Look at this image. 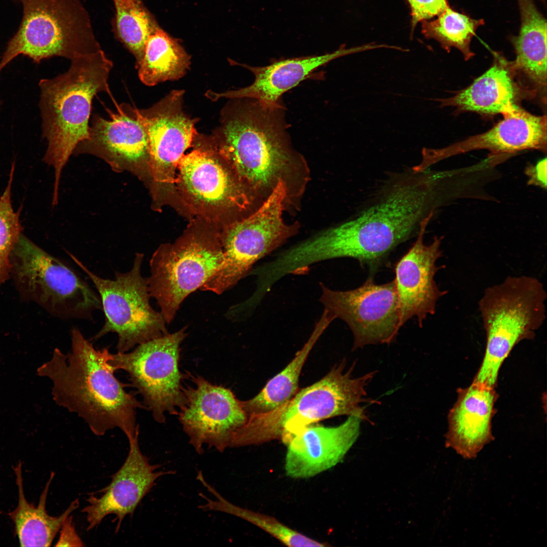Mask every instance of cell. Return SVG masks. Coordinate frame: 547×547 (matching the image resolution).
<instances>
[{
    "label": "cell",
    "instance_id": "6",
    "mask_svg": "<svg viewBox=\"0 0 547 547\" xmlns=\"http://www.w3.org/2000/svg\"><path fill=\"white\" fill-rule=\"evenodd\" d=\"M547 293L537 278L509 276L485 289L478 302L486 343L473 380L495 388L505 359L519 342L534 338L546 318Z\"/></svg>",
    "mask_w": 547,
    "mask_h": 547
},
{
    "label": "cell",
    "instance_id": "21",
    "mask_svg": "<svg viewBox=\"0 0 547 547\" xmlns=\"http://www.w3.org/2000/svg\"><path fill=\"white\" fill-rule=\"evenodd\" d=\"M361 421L349 416L336 426L304 428L287 444L286 475L293 479L309 478L335 466L357 440Z\"/></svg>",
    "mask_w": 547,
    "mask_h": 547
},
{
    "label": "cell",
    "instance_id": "2",
    "mask_svg": "<svg viewBox=\"0 0 547 547\" xmlns=\"http://www.w3.org/2000/svg\"><path fill=\"white\" fill-rule=\"evenodd\" d=\"M70 335V350L64 354L56 348L40 371L52 380L55 401L77 414L96 436L118 428L128 440L133 438L139 434L136 410L143 404L115 377L107 347L95 348L77 327Z\"/></svg>",
    "mask_w": 547,
    "mask_h": 547
},
{
    "label": "cell",
    "instance_id": "22",
    "mask_svg": "<svg viewBox=\"0 0 547 547\" xmlns=\"http://www.w3.org/2000/svg\"><path fill=\"white\" fill-rule=\"evenodd\" d=\"M369 44L351 48L341 47L336 51L321 55L293 58L274 62L264 66H251L230 60L231 65H240L254 75L253 83L243 88L216 93L209 90L207 98L216 101L221 98H250L272 104L281 103L282 95L307 78L319 67L343 56L370 50Z\"/></svg>",
    "mask_w": 547,
    "mask_h": 547
},
{
    "label": "cell",
    "instance_id": "1",
    "mask_svg": "<svg viewBox=\"0 0 547 547\" xmlns=\"http://www.w3.org/2000/svg\"><path fill=\"white\" fill-rule=\"evenodd\" d=\"M436 174L427 169L397 175L377 199L356 217L302 241L309 264L341 257L358 260L373 274L400 244L417 234L436 201Z\"/></svg>",
    "mask_w": 547,
    "mask_h": 547
},
{
    "label": "cell",
    "instance_id": "20",
    "mask_svg": "<svg viewBox=\"0 0 547 547\" xmlns=\"http://www.w3.org/2000/svg\"><path fill=\"white\" fill-rule=\"evenodd\" d=\"M502 115L503 120L485 133L442 148H423L421 162L413 170L422 171L444 159L475 150L486 149L493 154L531 149L546 152L545 115L533 114L519 106Z\"/></svg>",
    "mask_w": 547,
    "mask_h": 547
},
{
    "label": "cell",
    "instance_id": "36",
    "mask_svg": "<svg viewBox=\"0 0 547 547\" xmlns=\"http://www.w3.org/2000/svg\"><path fill=\"white\" fill-rule=\"evenodd\" d=\"M540 1H541L542 2H544V0H540Z\"/></svg>",
    "mask_w": 547,
    "mask_h": 547
},
{
    "label": "cell",
    "instance_id": "31",
    "mask_svg": "<svg viewBox=\"0 0 547 547\" xmlns=\"http://www.w3.org/2000/svg\"><path fill=\"white\" fill-rule=\"evenodd\" d=\"M484 24L483 19H473L448 6L436 19L422 21V32L426 38L437 41L448 52L453 47L458 49L468 60L474 55L470 48L471 40L477 29Z\"/></svg>",
    "mask_w": 547,
    "mask_h": 547
},
{
    "label": "cell",
    "instance_id": "35",
    "mask_svg": "<svg viewBox=\"0 0 547 547\" xmlns=\"http://www.w3.org/2000/svg\"><path fill=\"white\" fill-rule=\"evenodd\" d=\"M546 158H544L535 165L530 164L526 167L525 174L529 177L528 185H533L546 188Z\"/></svg>",
    "mask_w": 547,
    "mask_h": 547
},
{
    "label": "cell",
    "instance_id": "13",
    "mask_svg": "<svg viewBox=\"0 0 547 547\" xmlns=\"http://www.w3.org/2000/svg\"><path fill=\"white\" fill-rule=\"evenodd\" d=\"M319 299L335 319L345 322L354 336L353 350L369 344H389L399 327V302L395 280L375 284L372 276L360 287L347 291L320 283Z\"/></svg>",
    "mask_w": 547,
    "mask_h": 547
},
{
    "label": "cell",
    "instance_id": "23",
    "mask_svg": "<svg viewBox=\"0 0 547 547\" xmlns=\"http://www.w3.org/2000/svg\"><path fill=\"white\" fill-rule=\"evenodd\" d=\"M457 393L448 414L446 446L464 459H473L493 440L491 421L497 395L495 388L473 382Z\"/></svg>",
    "mask_w": 547,
    "mask_h": 547
},
{
    "label": "cell",
    "instance_id": "15",
    "mask_svg": "<svg viewBox=\"0 0 547 547\" xmlns=\"http://www.w3.org/2000/svg\"><path fill=\"white\" fill-rule=\"evenodd\" d=\"M183 95L173 90L149 108H136L147 135L149 173L158 183L176 182L179 162L197 134V121L182 109Z\"/></svg>",
    "mask_w": 547,
    "mask_h": 547
},
{
    "label": "cell",
    "instance_id": "8",
    "mask_svg": "<svg viewBox=\"0 0 547 547\" xmlns=\"http://www.w3.org/2000/svg\"><path fill=\"white\" fill-rule=\"evenodd\" d=\"M11 276L21 296L62 319H92L100 298L71 266L20 236L12 253Z\"/></svg>",
    "mask_w": 547,
    "mask_h": 547
},
{
    "label": "cell",
    "instance_id": "16",
    "mask_svg": "<svg viewBox=\"0 0 547 547\" xmlns=\"http://www.w3.org/2000/svg\"><path fill=\"white\" fill-rule=\"evenodd\" d=\"M116 107V112L108 110L109 120L94 114L88 138L81 142L73 153L92 154L104 161L114 171L139 175L145 167L149 170L146 130L136 108L126 103Z\"/></svg>",
    "mask_w": 547,
    "mask_h": 547
},
{
    "label": "cell",
    "instance_id": "17",
    "mask_svg": "<svg viewBox=\"0 0 547 547\" xmlns=\"http://www.w3.org/2000/svg\"><path fill=\"white\" fill-rule=\"evenodd\" d=\"M176 178L186 202L199 211L244 210L253 197L214 152L195 149L180 160Z\"/></svg>",
    "mask_w": 547,
    "mask_h": 547
},
{
    "label": "cell",
    "instance_id": "24",
    "mask_svg": "<svg viewBox=\"0 0 547 547\" xmlns=\"http://www.w3.org/2000/svg\"><path fill=\"white\" fill-rule=\"evenodd\" d=\"M495 55L493 65L468 87L451 97L437 99L441 105L485 114H503L515 109L517 89L512 72L507 62Z\"/></svg>",
    "mask_w": 547,
    "mask_h": 547
},
{
    "label": "cell",
    "instance_id": "27",
    "mask_svg": "<svg viewBox=\"0 0 547 547\" xmlns=\"http://www.w3.org/2000/svg\"><path fill=\"white\" fill-rule=\"evenodd\" d=\"M335 319L326 310L307 341L294 358L280 373L271 378L253 398L241 401L247 416L265 413L288 402L296 393L299 377L306 360L315 344Z\"/></svg>",
    "mask_w": 547,
    "mask_h": 547
},
{
    "label": "cell",
    "instance_id": "7",
    "mask_svg": "<svg viewBox=\"0 0 547 547\" xmlns=\"http://www.w3.org/2000/svg\"><path fill=\"white\" fill-rule=\"evenodd\" d=\"M20 1L23 19L2 56L0 71L20 54L40 63L54 56L71 60L101 49L80 0Z\"/></svg>",
    "mask_w": 547,
    "mask_h": 547
},
{
    "label": "cell",
    "instance_id": "32",
    "mask_svg": "<svg viewBox=\"0 0 547 547\" xmlns=\"http://www.w3.org/2000/svg\"><path fill=\"white\" fill-rule=\"evenodd\" d=\"M14 169L15 163L13 162L7 186L0 197V287L11 276L12 253L22 230L21 208L15 212L11 203Z\"/></svg>",
    "mask_w": 547,
    "mask_h": 547
},
{
    "label": "cell",
    "instance_id": "33",
    "mask_svg": "<svg viewBox=\"0 0 547 547\" xmlns=\"http://www.w3.org/2000/svg\"><path fill=\"white\" fill-rule=\"evenodd\" d=\"M410 5L412 26L438 16L448 6L447 0H407Z\"/></svg>",
    "mask_w": 547,
    "mask_h": 547
},
{
    "label": "cell",
    "instance_id": "3",
    "mask_svg": "<svg viewBox=\"0 0 547 547\" xmlns=\"http://www.w3.org/2000/svg\"><path fill=\"white\" fill-rule=\"evenodd\" d=\"M231 99L216 130L220 155L250 191L269 194L282 179L289 192V181L302 158L291 146L284 106Z\"/></svg>",
    "mask_w": 547,
    "mask_h": 547
},
{
    "label": "cell",
    "instance_id": "30",
    "mask_svg": "<svg viewBox=\"0 0 547 547\" xmlns=\"http://www.w3.org/2000/svg\"><path fill=\"white\" fill-rule=\"evenodd\" d=\"M115 9L118 37L140 63L149 36L160 28L153 17L139 0H112Z\"/></svg>",
    "mask_w": 547,
    "mask_h": 547
},
{
    "label": "cell",
    "instance_id": "26",
    "mask_svg": "<svg viewBox=\"0 0 547 547\" xmlns=\"http://www.w3.org/2000/svg\"><path fill=\"white\" fill-rule=\"evenodd\" d=\"M21 468V462H19L14 467L18 488V503L17 507L9 515L15 525L20 546H49L65 519L79 507V499L72 501L61 515L58 517L49 515L46 510V503L54 473H51L41 494L38 505L35 506L29 503L25 497Z\"/></svg>",
    "mask_w": 547,
    "mask_h": 547
},
{
    "label": "cell",
    "instance_id": "9",
    "mask_svg": "<svg viewBox=\"0 0 547 547\" xmlns=\"http://www.w3.org/2000/svg\"><path fill=\"white\" fill-rule=\"evenodd\" d=\"M67 253L93 283L100 298L105 321L92 340L115 333L118 352L125 353L169 333L163 316L150 303L147 278L141 273L143 254H136L130 270L116 271L114 279H108L96 275L73 255Z\"/></svg>",
    "mask_w": 547,
    "mask_h": 547
},
{
    "label": "cell",
    "instance_id": "19",
    "mask_svg": "<svg viewBox=\"0 0 547 547\" xmlns=\"http://www.w3.org/2000/svg\"><path fill=\"white\" fill-rule=\"evenodd\" d=\"M139 434L129 440L128 455L122 466L111 476V482L106 487L86 499L88 504L82 510L86 516L87 530L98 526L106 516L114 515L117 522L118 532L122 522L127 515H133L144 497L155 485L156 481L166 475L175 472L160 471V464H152L141 451Z\"/></svg>",
    "mask_w": 547,
    "mask_h": 547
},
{
    "label": "cell",
    "instance_id": "34",
    "mask_svg": "<svg viewBox=\"0 0 547 547\" xmlns=\"http://www.w3.org/2000/svg\"><path fill=\"white\" fill-rule=\"evenodd\" d=\"M60 535L56 546H83L85 544L77 534L72 522V516H69L60 528Z\"/></svg>",
    "mask_w": 547,
    "mask_h": 547
},
{
    "label": "cell",
    "instance_id": "18",
    "mask_svg": "<svg viewBox=\"0 0 547 547\" xmlns=\"http://www.w3.org/2000/svg\"><path fill=\"white\" fill-rule=\"evenodd\" d=\"M434 214L422 220L417 239L395 268L400 328L414 317L421 328L427 315L435 314L438 300L447 293L440 289L435 280L436 274L441 268L436 265V262L442 255L440 247L443 237H435L428 245L423 243L426 228Z\"/></svg>",
    "mask_w": 547,
    "mask_h": 547
},
{
    "label": "cell",
    "instance_id": "5",
    "mask_svg": "<svg viewBox=\"0 0 547 547\" xmlns=\"http://www.w3.org/2000/svg\"><path fill=\"white\" fill-rule=\"evenodd\" d=\"M354 362L347 370L344 359L322 379L302 389L282 406L247 417L234 441L238 447L281 439L287 444L304 428L318 421L341 415L353 416L372 423L364 404L378 401L367 398L366 387L377 373L373 371L354 377Z\"/></svg>",
    "mask_w": 547,
    "mask_h": 547
},
{
    "label": "cell",
    "instance_id": "12",
    "mask_svg": "<svg viewBox=\"0 0 547 547\" xmlns=\"http://www.w3.org/2000/svg\"><path fill=\"white\" fill-rule=\"evenodd\" d=\"M186 329L146 341L129 353L110 354L108 360L116 370L128 373L144 406L158 423H165L167 415H177L185 401L182 382L186 376L179 366Z\"/></svg>",
    "mask_w": 547,
    "mask_h": 547
},
{
    "label": "cell",
    "instance_id": "29",
    "mask_svg": "<svg viewBox=\"0 0 547 547\" xmlns=\"http://www.w3.org/2000/svg\"><path fill=\"white\" fill-rule=\"evenodd\" d=\"M197 479L212 494L215 499H210L204 494L199 495L205 502L199 505L204 511H217L230 514L242 519L258 527L272 536L283 544L289 546H325L323 542L314 540L286 526L276 519L258 512L237 506L224 498L205 479L202 472L199 471Z\"/></svg>",
    "mask_w": 547,
    "mask_h": 547
},
{
    "label": "cell",
    "instance_id": "11",
    "mask_svg": "<svg viewBox=\"0 0 547 547\" xmlns=\"http://www.w3.org/2000/svg\"><path fill=\"white\" fill-rule=\"evenodd\" d=\"M223 258L217 238L204 233L188 235L153 253L147 278L148 290L167 324L174 320L185 298L217 270Z\"/></svg>",
    "mask_w": 547,
    "mask_h": 547
},
{
    "label": "cell",
    "instance_id": "10",
    "mask_svg": "<svg viewBox=\"0 0 547 547\" xmlns=\"http://www.w3.org/2000/svg\"><path fill=\"white\" fill-rule=\"evenodd\" d=\"M288 197L287 185L280 179L255 212L228 228L221 243L222 263L201 290L221 294L232 288L250 275L255 263L293 235V227L282 217Z\"/></svg>",
    "mask_w": 547,
    "mask_h": 547
},
{
    "label": "cell",
    "instance_id": "14",
    "mask_svg": "<svg viewBox=\"0 0 547 547\" xmlns=\"http://www.w3.org/2000/svg\"><path fill=\"white\" fill-rule=\"evenodd\" d=\"M188 375L192 384L184 386L185 401L177 415L183 430L198 453L206 445L223 452L247 421L241 400L229 388Z\"/></svg>",
    "mask_w": 547,
    "mask_h": 547
},
{
    "label": "cell",
    "instance_id": "28",
    "mask_svg": "<svg viewBox=\"0 0 547 547\" xmlns=\"http://www.w3.org/2000/svg\"><path fill=\"white\" fill-rule=\"evenodd\" d=\"M190 63V56L178 41L160 28L148 38L143 58L136 68L141 81L153 86L182 77Z\"/></svg>",
    "mask_w": 547,
    "mask_h": 547
},
{
    "label": "cell",
    "instance_id": "25",
    "mask_svg": "<svg viewBox=\"0 0 547 547\" xmlns=\"http://www.w3.org/2000/svg\"><path fill=\"white\" fill-rule=\"evenodd\" d=\"M521 25L511 38L516 58L508 62L511 71L523 78L535 92L546 87V21L532 0H518Z\"/></svg>",
    "mask_w": 547,
    "mask_h": 547
},
{
    "label": "cell",
    "instance_id": "4",
    "mask_svg": "<svg viewBox=\"0 0 547 547\" xmlns=\"http://www.w3.org/2000/svg\"><path fill=\"white\" fill-rule=\"evenodd\" d=\"M71 60L66 72L39 83L43 136L48 142L43 160L54 170L55 201L63 168L76 146L89 137L94 97L110 93L108 79L113 63L102 49Z\"/></svg>",
    "mask_w": 547,
    "mask_h": 547
}]
</instances>
